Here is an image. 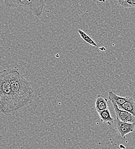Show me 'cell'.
Here are the masks:
<instances>
[{"label": "cell", "instance_id": "cell-1", "mask_svg": "<svg viewBox=\"0 0 135 149\" xmlns=\"http://www.w3.org/2000/svg\"><path fill=\"white\" fill-rule=\"evenodd\" d=\"M10 81L20 109L30 104L34 97V91L31 83L23 77L17 68L10 70Z\"/></svg>", "mask_w": 135, "mask_h": 149}, {"label": "cell", "instance_id": "cell-2", "mask_svg": "<svg viewBox=\"0 0 135 149\" xmlns=\"http://www.w3.org/2000/svg\"><path fill=\"white\" fill-rule=\"evenodd\" d=\"M10 81V69L0 71V111L12 116L19 110Z\"/></svg>", "mask_w": 135, "mask_h": 149}, {"label": "cell", "instance_id": "cell-3", "mask_svg": "<svg viewBox=\"0 0 135 149\" xmlns=\"http://www.w3.org/2000/svg\"><path fill=\"white\" fill-rule=\"evenodd\" d=\"M5 6L20 13L31 15L40 18L45 5L44 0H5Z\"/></svg>", "mask_w": 135, "mask_h": 149}, {"label": "cell", "instance_id": "cell-4", "mask_svg": "<svg viewBox=\"0 0 135 149\" xmlns=\"http://www.w3.org/2000/svg\"><path fill=\"white\" fill-rule=\"evenodd\" d=\"M113 124L116 130L122 138H124L126 135L133 132L135 130V124L123 122L117 118L114 119Z\"/></svg>", "mask_w": 135, "mask_h": 149}, {"label": "cell", "instance_id": "cell-5", "mask_svg": "<svg viewBox=\"0 0 135 149\" xmlns=\"http://www.w3.org/2000/svg\"><path fill=\"white\" fill-rule=\"evenodd\" d=\"M112 103L115 111L117 119L123 122L135 124V118L132 114L128 112L120 109L116 103L113 102H112Z\"/></svg>", "mask_w": 135, "mask_h": 149}, {"label": "cell", "instance_id": "cell-6", "mask_svg": "<svg viewBox=\"0 0 135 149\" xmlns=\"http://www.w3.org/2000/svg\"><path fill=\"white\" fill-rule=\"evenodd\" d=\"M95 109L97 112L102 111L105 110H108L109 106L108 99L100 95H97L96 100Z\"/></svg>", "mask_w": 135, "mask_h": 149}, {"label": "cell", "instance_id": "cell-7", "mask_svg": "<svg viewBox=\"0 0 135 149\" xmlns=\"http://www.w3.org/2000/svg\"><path fill=\"white\" fill-rule=\"evenodd\" d=\"M118 107L121 110L128 112L135 118V99L134 97L129 96L128 100Z\"/></svg>", "mask_w": 135, "mask_h": 149}, {"label": "cell", "instance_id": "cell-8", "mask_svg": "<svg viewBox=\"0 0 135 149\" xmlns=\"http://www.w3.org/2000/svg\"><path fill=\"white\" fill-rule=\"evenodd\" d=\"M129 96H120L112 91L109 92V99L111 102L115 103L118 105V107H120L123 104H124L129 99Z\"/></svg>", "mask_w": 135, "mask_h": 149}, {"label": "cell", "instance_id": "cell-9", "mask_svg": "<svg viewBox=\"0 0 135 149\" xmlns=\"http://www.w3.org/2000/svg\"><path fill=\"white\" fill-rule=\"evenodd\" d=\"M100 119L101 122L102 123H106L109 125H111L114 122V119L112 117L109 110H105L102 111L98 112Z\"/></svg>", "mask_w": 135, "mask_h": 149}, {"label": "cell", "instance_id": "cell-10", "mask_svg": "<svg viewBox=\"0 0 135 149\" xmlns=\"http://www.w3.org/2000/svg\"><path fill=\"white\" fill-rule=\"evenodd\" d=\"M78 32L79 34L80 37L82 38V39L83 40H84L86 42H87V44H89L92 46L98 47V45H97L96 42L89 36H88L85 32H83L81 29H78Z\"/></svg>", "mask_w": 135, "mask_h": 149}, {"label": "cell", "instance_id": "cell-11", "mask_svg": "<svg viewBox=\"0 0 135 149\" xmlns=\"http://www.w3.org/2000/svg\"><path fill=\"white\" fill-rule=\"evenodd\" d=\"M117 2L121 6L126 8H135V0H119L117 1Z\"/></svg>", "mask_w": 135, "mask_h": 149}, {"label": "cell", "instance_id": "cell-12", "mask_svg": "<svg viewBox=\"0 0 135 149\" xmlns=\"http://www.w3.org/2000/svg\"><path fill=\"white\" fill-rule=\"evenodd\" d=\"M99 49H101V51H105L106 49L104 47H102V48H99Z\"/></svg>", "mask_w": 135, "mask_h": 149}]
</instances>
